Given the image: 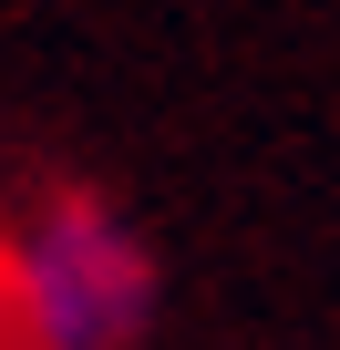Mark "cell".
<instances>
[{
    "mask_svg": "<svg viewBox=\"0 0 340 350\" xmlns=\"http://www.w3.org/2000/svg\"><path fill=\"white\" fill-rule=\"evenodd\" d=\"M165 309L155 237L93 186L0 196V350H144Z\"/></svg>",
    "mask_w": 340,
    "mask_h": 350,
    "instance_id": "obj_1",
    "label": "cell"
}]
</instances>
